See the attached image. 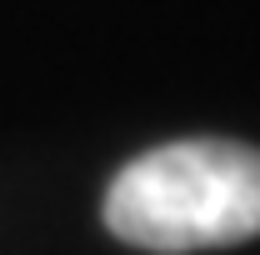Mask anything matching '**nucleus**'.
Masks as SVG:
<instances>
[{
  "instance_id": "1",
  "label": "nucleus",
  "mask_w": 260,
  "mask_h": 255,
  "mask_svg": "<svg viewBox=\"0 0 260 255\" xmlns=\"http://www.w3.org/2000/svg\"><path fill=\"white\" fill-rule=\"evenodd\" d=\"M105 225L155 255L220 250L260 235V150L240 140H170L110 180Z\"/></svg>"
}]
</instances>
